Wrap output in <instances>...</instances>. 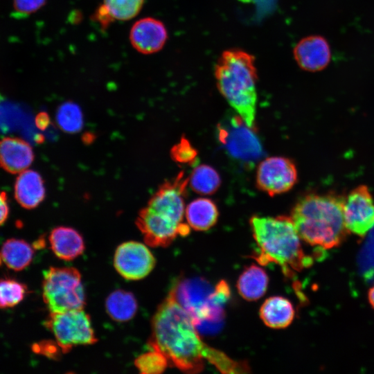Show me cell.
<instances>
[{
  "label": "cell",
  "instance_id": "5b68a950",
  "mask_svg": "<svg viewBox=\"0 0 374 374\" xmlns=\"http://www.w3.org/2000/svg\"><path fill=\"white\" fill-rule=\"evenodd\" d=\"M255 57L233 48L223 51L214 66L220 93L251 129L256 127L257 68Z\"/></svg>",
  "mask_w": 374,
  "mask_h": 374
},
{
  "label": "cell",
  "instance_id": "ba28073f",
  "mask_svg": "<svg viewBox=\"0 0 374 374\" xmlns=\"http://www.w3.org/2000/svg\"><path fill=\"white\" fill-rule=\"evenodd\" d=\"M298 179L294 163L283 157H270L258 166L256 183L258 188L269 196L290 190Z\"/></svg>",
  "mask_w": 374,
  "mask_h": 374
},
{
  "label": "cell",
  "instance_id": "4316f807",
  "mask_svg": "<svg viewBox=\"0 0 374 374\" xmlns=\"http://www.w3.org/2000/svg\"><path fill=\"white\" fill-rule=\"evenodd\" d=\"M168 364L166 356L156 350L139 355L134 361L136 368L142 374L161 373Z\"/></svg>",
  "mask_w": 374,
  "mask_h": 374
},
{
  "label": "cell",
  "instance_id": "3957f363",
  "mask_svg": "<svg viewBox=\"0 0 374 374\" xmlns=\"http://www.w3.org/2000/svg\"><path fill=\"white\" fill-rule=\"evenodd\" d=\"M188 184L182 174L166 181L139 213L136 223L148 245L168 247L178 235L190 233L189 225L183 222Z\"/></svg>",
  "mask_w": 374,
  "mask_h": 374
},
{
  "label": "cell",
  "instance_id": "ffe728a7",
  "mask_svg": "<svg viewBox=\"0 0 374 374\" xmlns=\"http://www.w3.org/2000/svg\"><path fill=\"white\" fill-rule=\"evenodd\" d=\"M145 0H103L95 15L97 21L107 26L114 21H127L135 17Z\"/></svg>",
  "mask_w": 374,
  "mask_h": 374
},
{
  "label": "cell",
  "instance_id": "7a4b0ae2",
  "mask_svg": "<svg viewBox=\"0 0 374 374\" xmlns=\"http://www.w3.org/2000/svg\"><path fill=\"white\" fill-rule=\"evenodd\" d=\"M344 201L334 193H309L300 198L290 217L301 240L323 249L340 246L350 233L344 222Z\"/></svg>",
  "mask_w": 374,
  "mask_h": 374
},
{
  "label": "cell",
  "instance_id": "836d02e7",
  "mask_svg": "<svg viewBox=\"0 0 374 374\" xmlns=\"http://www.w3.org/2000/svg\"><path fill=\"white\" fill-rule=\"evenodd\" d=\"M1 261H3V260H2V258H1V256H0V265H1Z\"/></svg>",
  "mask_w": 374,
  "mask_h": 374
},
{
  "label": "cell",
  "instance_id": "8fae6325",
  "mask_svg": "<svg viewBox=\"0 0 374 374\" xmlns=\"http://www.w3.org/2000/svg\"><path fill=\"white\" fill-rule=\"evenodd\" d=\"M214 287L201 277L181 279L170 290L177 301L191 316L195 326L204 322Z\"/></svg>",
  "mask_w": 374,
  "mask_h": 374
},
{
  "label": "cell",
  "instance_id": "ac0fdd59",
  "mask_svg": "<svg viewBox=\"0 0 374 374\" xmlns=\"http://www.w3.org/2000/svg\"><path fill=\"white\" fill-rule=\"evenodd\" d=\"M259 315L267 327L282 329L292 323L295 311L290 300L281 296H273L267 298L262 304Z\"/></svg>",
  "mask_w": 374,
  "mask_h": 374
},
{
  "label": "cell",
  "instance_id": "2e32d148",
  "mask_svg": "<svg viewBox=\"0 0 374 374\" xmlns=\"http://www.w3.org/2000/svg\"><path fill=\"white\" fill-rule=\"evenodd\" d=\"M45 193L44 181L37 172L25 170L17 177L15 197L23 208H36L44 200Z\"/></svg>",
  "mask_w": 374,
  "mask_h": 374
},
{
  "label": "cell",
  "instance_id": "8992f818",
  "mask_svg": "<svg viewBox=\"0 0 374 374\" xmlns=\"http://www.w3.org/2000/svg\"><path fill=\"white\" fill-rule=\"evenodd\" d=\"M42 297L50 312L83 309L85 294L81 274L73 267H50L44 272Z\"/></svg>",
  "mask_w": 374,
  "mask_h": 374
},
{
  "label": "cell",
  "instance_id": "30bf717a",
  "mask_svg": "<svg viewBox=\"0 0 374 374\" xmlns=\"http://www.w3.org/2000/svg\"><path fill=\"white\" fill-rule=\"evenodd\" d=\"M156 260L144 244L128 241L120 244L114 253V265L118 273L127 280H140L154 269Z\"/></svg>",
  "mask_w": 374,
  "mask_h": 374
},
{
  "label": "cell",
  "instance_id": "4dcf8cb0",
  "mask_svg": "<svg viewBox=\"0 0 374 374\" xmlns=\"http://www.w3.org/2000/svg\"><path fill=\"white\" fill-rule=\"evenodd\" d=\"M9 214V206L7 195L5 192L0 191V226L7 220Z\"/></svg>",
  "mask_w": 374,
  "mask_h": 374
},
{
  "label": "cell",
  "instance_id": "7402d4cb",
  "mask_svg": "<svg viewBox=\"0 0 374 374\" xmlns=\"http://www.w3.org/2000/svg\"><path fill=\"white\" fill-rule=\"evenodd\" d=\"M33 247L27 242L16 238L6 240L0 250L3 262L11 269L21 271L32 261Z\"/></svg>",
  "mask_w": 374,
  "mask_h": 374
},
{
  "label": "cell",
  "instance_id": "d6a6232c",
  "mask_svg": "<svg viewBox=\"0 0 374 374\" xmlns=\"http://www.w3.org/2000/svg\"><path fill=\"white\" fill-rule=\"evenodd\" d=\"M368 299L369 303L371 304L372 308L374 309V285L368 290Z\"/></svg>",
  "mask_w": 374,
  "mask_h": 374
},
{
  "label": "cell",
  "instance_id": "f1b7e54d",
  "mask_svg": "<svg viewBox=\"0 0 374 374\" xmlns=\"http://www.w3.org/2000/svg\"><path fill=\"white\" fill-rule=\"evenodd\" d=\"M46 0H12L14 14L17 17H26L36 12Z\"/></svg>",
  "mask_w": 374,
  "mask_h": 374
},
{
  "label": "cell",
  "instance_id": "e0dca14e",
  "mask_svg": "<svg viewBox=\"0 0 374 374\" xmlns=\"http://www.w3.org/2000/svg\"><path fill=\"white\" fill-rule=\"evenodd\" d=\"M49 242L53 252L64 260H71L80 256L85 246L82 235L75 229L57 226L49 235Z\"/></svg>",
  "mask_w": 374,
  "mask_h": 374
},
{
  "label": "cell",
  "instance_id": "4fadbf2b",
  "mask_svg": "<svg viewBox=\"0 0 374 374\" xmlns=\"http://www.w3.org/2000/svg\"><path fill=\"white\" fill-rule=\"evenodd\" d=\"M164 24L154 17H144L136 21L130 32V41L138 52L149 55L161 50L168 39Z\"/></svg>",
  "mask_w": 374,
  "mask_h": 374
},
{
  "label": "cell",
  "instance_id": "277c9868",
  "mask_svg": "<svg viewBox=\"0 0 374 374\" xmlns=\"http://www.w3.org/2000/svg\"><path fill=\"white\" fill-rule=\"evenodd\" d=\"M249 224L258 247L254 258L259 264L276 263L287 277L312 265L290 216L253 215Z\"/></svg>",
  "mask_w": 374,
  "mask_h": 374
},
{
  "label": "cell",
  "instance_id": "6da1fadb",
  "mask_svg": "<svg viewBox=\"0 0 374 374\" xmlns=\"http://www.w3.org/2000/svg\"><path fill=\"white\" fill-rule=\"evenodd\" d=\"M148 345L163 353L170 365L186 373L201 372L204 360L223 373L249 371L246 362L235 361L202 340L193 318L170 292L152 317Z\"/></svg>",
  "mask_w": 374,
  "mask_h": 374
},
{
  "label": "cell",
  "instance_id": "603a6c76",
  "mask_svg": "<svg viewBox=\"0 0 374 374\" xmlns=\"http://www.w3.org/2000/svg\"><path fill=\"white\" fill-rule=\"evenodd\" d=\"M105 308L112 319L123 322L134 317L138 304L136 298L131 292L117 290L112 292L107 298Z\"/></svg>",
  "mask_w": 374,
  "mask_h": 374
},
{
  "label": "cell",
  "instance_id": "83f0119b",
  "mask_svg": "<svg viewBox=\"0 0 374 374\" xmlns=\"http://www.w3.org/2000/svg\"><path fill=\"white\" fill-rule=\"evenodd\" d=\"M170 154L177 163H189L195 158L197 152L189 141L182 138L180 142L172 148Z\"/></svg>",
  "mask_w": 374,
  "mask_h": 374
},
{
  "label": "cell",
  "instance_id": "7c38bea8",
  "mask_svg": "<svg viewBox=\"0 0 374 374\" xmlns=\"http://www.w3.org/2000/svg\"><path fill=\"white\" fill-rule=\"evenodd\" d=\"M229 127L220 129V139L230 153L235 157L253 161L261 152V146L249 128L242 118H231Z\"/></svg>",
  "mask_w": 374,
  "mask_h": 374
},
{
  "label": "cell",
  "instance_id": "9a60e30c",
  "mask_svg": "<svg viewBox=\"0 0 374 374\" xmlns=\"http://www.w3.org/2000/svg\"><path fill=\"white\" fill-rule=\"evenodd\" d=\"M34 157L30 145L20 138L7 136L0 141V166L9 173L26 170Z\"/></svg>",
  "mask_w": 374,
  "mask_h": 374
},
{
  "label": "cell",
  "instance_id": "cb8c5ba5",
  "mask_svg": "<svg viewBox=\"0 0 374 374\" xmlns=\"http://www.w3.org/2000/svg\"><path fill=\"white\" fill-rule=\"evenodd\" d=\"M188 183L193 191L200 195H212L221 184L219 173L213 167L202 164L193 170Z\"/></svg>",
  "mask_w": 374,
  "mask_h": 374
},
{
  "label": "cell",
  "instance_id": "1f68e13d",
  "mask_svg": "<svg viewBox=\"0 0 374 374\" xmlns=\"http://www.w3.org/2000/svg\"><path fill=\"white\" fill-rule=\"evenodd\" d=\"M50 122V117L46 112H39L35 117V125L40 130H45L48 127Z\"/></svg>",
  "mask_w": 374,
  "mask_h": 374
},
{
  "label": "cell",
  "instance_id": "484cf974",
  "mask_svg": "<svg viewBox=\"0 0 374 374\" xmlns=\"http://www.w3.org/2000/svg\"><path fill=\"white\" fill-rule=\"evenodd\" d=\"M24 283L11 278L0 279V308H12L20 303L27 293Z\"/></svg>",
  "mask_w": 374,
  "mask_h": 374
},
{
  "label": "cell",
  "instance_id": "5bb4252c",
  "mask_svg": "<svg viewBox=\"0 0 374 374\" xmlns=\"http://www.w3.org/2000/svg\"><path fill=\"white\" fill-rule=\"evenodd\" d=\"M293 55L298 66L310 72L324 69L331 58L329 44L320 35H310L301 39L294 46Z\"/></svg>",
  "mask_w": 374,
  "mask_h": 374
},
{
  "label": "cell",
  "instance_id": "f546056e",
  "mask_svg": "<svg viewBox=\"0 0 374 374\" xmlns=\"http://www.w3.org/2000/svg\"><path fill=\"white\" fill-rule=\"evenodd\" d=\"M34 352L40 353L49 357H56L58 355V349H60L57 344H55L51 341H43L35 344L33 347Z\"/></svg>",
  "mask_w": 374,
  "mask_h": 374
},
{
  "label": "cell",
  "instance_id": "d6986e66",
  "mask_svg": "<svg viewBox=\"0 0 374 374\" xmlns=\"http://www.w3.org/2000/svg\"><path fill=\"white\" fill-rule=\"evenodd\" d=\"M219 211L215 202L206 197L197 198L185 208V217L189 226L195 231H204L217 222Z\"/></svg>",
  "mask_w": 374,
  "mask_h": 374
},
{
  "label": "cell",
  "instance_id": "44dd1931",
  "mask_svg": "<svg viewBox=\"0 0 374 374\" xmlns=\"http://www.w3.org/2000/svg\"><path fill=\"white\" fill-rule=\"evenodd\" d=\"M268 284L267 272L256 265H251L242 271L236 286L238 293L244 299L254 301L266 293Z\"/></svg>",
  "mask_w": 374,
  "mask_h": 374
},
{
  "label": "cell",
  "instance_id": "9c48e42d",
  "mask_svg": "<svg viewBox=\"0 0 374 374\" xmlns=\"http://www.w3.org/2000/svg\"><path fill=\"white\" fill-rule=\"evenodd\" d=\"M344 217L350 233L364 237L374 229V202L366 185L353 188L345 198Z\"/></svg>",
  "mask_w": 374,
  "mask_h": 374
},
{
  "label": "cell",
  "instance_id": "52a82bcc",
  "mask_svg": "<svg viewBox=\"0 0 374 374\" xmlns=\"http://www.w3.org/2000/svg\"><path fill=\"white\" fill-rule=\"evenodd\" d=\"M44 325L54 335L62 353L73 347L97 341L91 319L83 309L50 312Z\"/></svg>",
  "mask_w": 374,
  "mask_h": 374
},
{
  "label": "cell",
  "instance_id": "d4e9b609",
  "mask_svg": "<svg viewBox=\"0 0 374 374\" xmlns=\"http://www.w3.org/2000/svg\"><path fill=\"white\" fill-rule=\"evenodd\" d=\"M56 121L59 127L67 133H76L83 126V116L80 107L71 102L62 104L56 113Z\"/></svg>",
  "mask_w": 374,
  "mask_h": 374
}]
</instances>
